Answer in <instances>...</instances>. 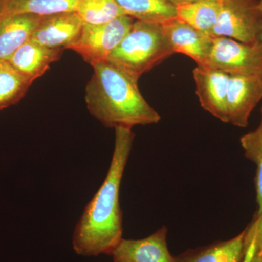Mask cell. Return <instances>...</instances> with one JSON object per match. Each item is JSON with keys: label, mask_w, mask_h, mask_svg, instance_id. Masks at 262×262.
<instances>
[{"label": "cell", "mask_w": 262, "mask_h": 262, "mask_svg": "<svg viewBox=\"0 0 262 262\" xmlns=\"http://www.w3.org/2000/svg\"><path fill=\"white\" fill-rule=\"evenodd\" d=\"M80 0H1V16L30 14L45 17L75 11Z\"/></svg>", "instance_id": "9a60e30c"}, {"label": "cell", "mask_w": 262, "mask_h": 262, "mask_svg": "<svg viewBox=\"0 0 262 262\" xmlns=\"http://www.w3.org/2000/svg\"><path fill=\"white\" fill-rule=\"evenodd\" d=\"M249 262H262V253L255 256Z\"/></svg>", "instance_id": "603a6c76"}, {"label": "cell", "mask_w": 262, "mask_h": 262, "mask_svg": "<svg viewBox=\"0 0 262 262\" xmlns=\"http://www.w3.org/2000/svg\"><path fill=\"white\" fill-rule=\"evenodd\" d=\"M32 82L8 61H0V110L18 102Z\"/></svg>", "instance_id": "ac0fdd59"}, {"label": "cell", "mask_w": 262, "mask_h": 262, "mask_svg": "<svg viewBox=\"0 0 262 262\" xmlns=\"http://www.w3.org/2000/svg\"><path fill=\"white\" fill-rule=\"evenodd\" d=\"M174 53L192 58L196 65L206 64L213 37L175 18L162 24Z\"/></svg>", "instance_id": "8fae6325"}, {"label": "cell", "mask_w": 262, "mask_h": 262, "mask_svg": "<svg viewBox=\"0 0 262 262\" xmlns=\"http://www.w3.org/2000/svg\"><path fill=\"white\" fill-rule=\"evenodd\" d=\"M192 74L202 108L220 121L228 123L227 100L229 75L206 65H196Z\"/></svg>", "instance_id": "52a82bcc"}, {"label": "cell", "mask_w": 262, "mask_h": 262, "mask_svg": "<svg viewBox=\"0 0 262 262\" xmlns=\"http://www.w3.org/2000/svg\"><path fill=\"white\" fill-rule=\"evenodd\" d=\"M174 53L162 24L135 20L108 61L139 80Z\"/></svg>", "instance_id": "3957f363"}, {"label": "cell", "mask_w": 262, "mask_h": 262, "mask_svg": "<svg viewBox=\"0 0 262 262\" xmlns=\"http://www.w3.org/2000/svg\"><path fill=\"white\" fill-rule=\"evenodd\" d=\"M75 11L84 24L107 23L127 15L115 0H80Z\"/></svg>", "instance_id": "d6986e66"}, {"label": "cell", "mask_w": 262, "mask_h": 262, "mask_svg": "<svg viewBox=\"0 0 262 262\" xmlns=\"http://www.w3.org/2000/svg\"><path fill=\"white\" fill-rule=\"evenodd\" d=\"M222 0H201L177 7L176 18L211 36L218 20Z\"/></svg>", "instance_id": "e0dca14e"}, {"label": "cell", "mask_w": 262, "mask_h": 262, "mask_svg": "<svg viewBox=\"0 0 262 262\" xmlns=\"http://www.w3.org/2000/svg\"><path fill=\"white\" fill-rule=\"evenodd\" d=\"M212 37L246 44L262 42V11L258 0H222Z\"/></svg>", "instance_id": "277c9868"}, {"label": "cell", "mask_w": 262, "mask_h": 262, "mask_svg": "<svg viewBox=\"0 0 262 262\" xmlns=\"http://www.w3.org/2000/svg\"><path fill=\"white\" fill-rule=\"evenodd\" d=\"M175 257L177 262H244V230L233 238L187 250Z\"/></svg>", "instance_id": "5bb4252c"}, {"label": "cell", "mask_w": 262, "mask_h": 262, "mask_svg": "<svg viewBox=\"0 0 262 262\" xmlns=\"http://www.w3.org/2000/svg\"><path fill=\"white\" fill-rule=\"evenodd\" d=\"M1 10H2V5H1V0H0V16H1Z\"/></svg>", "instance_id": "d4e9b609"}, {"label": "cell", "mask_w": 262, "mask_h": 262, "mask_svg": "<svg viewBox=\"0 0 262 262\" xmlns=\"http://www.w3.org/2000/svg\"><path fill=\"white\" fill-rule=\"evenodd\" d=\"M115 130V148L106 178L86 205L74 231L72 246L80 256H111L122 239L120 189L135 134L127 127Z\"/></svg>", "instance_id": "6da1fadb"}, {"label": "cell", "mask_w": 262, "mask_h": 262, "mask_svg": "<svg viewBox=\"0 0 262 262\" xmlns=\"http://www.w3.org/2000/svg\"><path fill=\"white\" fill-rule=\"evenodd\" d=\"M241 144L246 158L256 165L255 186L258 205L256 213H258L262 210V106L259 125L255 130L244 134L241 138Z\"/></svg>", "instance_id": "ffe728a7"}, {"label": "cell", "mask_w": 262, "mask_h": 262, "mask_svg": "<svg viewBox=\"0 0 262 262\" xmlns=\"http://www.w3.org/2000/svg\"><path fill=\"white\" fill-rule=\"evenodd\" d=\"M124 13L136 20L163 24L177 17V7L168 0H115Z\"/></svg>", "instance_id": "2e32d148"}, {"label": "cell", "mask_w": 262, "mask_h": 262, "mask_svg": "<svg viewBox=\"0 0 262 262\" xmlns=\"http://www.w3.org/2000/svg\"><path fill=\"white\" fill-rule=\"evenodd\" d=\"M134 21L128 15H123L107 23L84 24L80 37L67 49L78 53L91 66L108 61Z\"/></svg>", "instance_id": "5b68a950"}, {"label": "cell", "mask_w": 262, "mask_h": 262, "mask_svg": "<svg viewBox=\"0 0 262 262\" xmlns=\"http://www.w3.org/2000/svg\"><path fill=\"white\" fill-rule=\"evenodd\" d=\"M174 6L177 7L179 5L189 4V3H195V2L201 1V0H168Z\"/></svg>", "instance_id": "7402d4cb"}, {"label": "cell", "mask_w": 262, "mask_h": 262, "mask_svg": "<svg viewBox=\"0 0 262 262\" xmlns=\"http://www.w3.org/2000/svg\"><path fill=\"white\" fill-rule=\"evenodd\" d=\"M205 65L229 76H262V42L251 45L230 38L213 37Z\"/></svg>", "instance_id": "8992f818"}, {"label": "cell", "mask_w": 262, "mask_h": 262, "mask_svg": "<svg viewBox=\"0 0 262 262\" xmlns=\"http://www.w3.org/2000/svg\"><path fill=\"white\" fill-rule=\"evenodd\" d=\"M61 49H52L29 40L19 48L8 62L24 77L34 82L59 59Z\"/></svg>", "instance_id": "7c38bea8"}, {"label": "cell", "mask_w": 262, "mask_h": 262, "mask_svg": "<svg viewBox=\"0 0 262 262\" xmlns=\"http://www.w3.org/2000/svg\"><path fill=\"white\" fill-rule=\"evenodd\" d=\"M84 23L77 12L42 17L31 40L52 49H67L80 37Z\"/></svg>", "instance_id": "9c48e42d"}, {"label": "cell", "mask_w": 262, "mask_h": 262, "mask_svg": "<svg viewBox=\"0 0 262 262\" xmlns=\"http://www.w3.org/2000/svg\"><path fill=\"white\" fill-rule=\"evenodd\" d=\"M85 89L90 113L106 127H127L158 123L160 115L141 94L138 80L111 62L95 63Z\"/></svg>", "instance_id": "7a4b0ae2"}, {"label": "cell", "mask_w": 262, "mask_h": 262, "mask_svg": "<svg viewBox=\"0 0 262 262\" xmlns=\"http://www.w3.org/2000/svg\"><path fill=\"white\" fill-rule=\"evenodd\" d=\"M168 229L162 227L145 238L122 239L111 256L114 262H177L167 244Z\"/></svg>", "instance_id": "30bf717a"}, {"label": "cell", "mask_w": 262, "mask_h": 262, "mask_svg": "<svg viewBox=\"0 0 262 262\" xmlns=\"http://www.w3.org/2000/svg\"><path fill=\"white\" fill-rule=\"evenodd\" d=\"M258 2H259L260 8H261V10L262 11V0H258Z\"/></svg>", "instance_id": "cb8c5ba5"}, {"label": "cell", "mask_w": 262, "mask_h": 262, "mask_svg": "<svg viewBox=\"0 0 262 262\" xmlns=\"http://www.w3.org/2000/svg\"><path fill=\"white\" fill-rule=\"evenodd\" d=\"M262 99V76H229L227 119L234 126L246 127L253 110Z\"/></svg>", "instance_id": "ba28073f"}, {"label": "cell", "mask_w": 262, "mask_h": 262, "mask_svg": "<svg viewBox=\"0 0 262 262\" xmlns=\"http://www.w3.org/2000/svg\"><path fill=\"white\" fill-rule=\"evenodd\" d=\"M262 253V210L256 213L252 222L244 229V260L249 262Z\"/></svg>", "instance_id": "44dd1931"}, {"label": "cell", "mask_w": 262, "mask_h": 262, "mask_svg": "<svg viewBox=\"0 0 262 262\" xmlns=\"http://www.w3.org/2000/svg\"><path fill=\"white\" fill-rule=\"evenodd\" d=\"M42 18L30 14L0 18V61H8L19 48L31 39Z\"/></svg>", "instance_id": "4fadbf2b"}]
</instances>
